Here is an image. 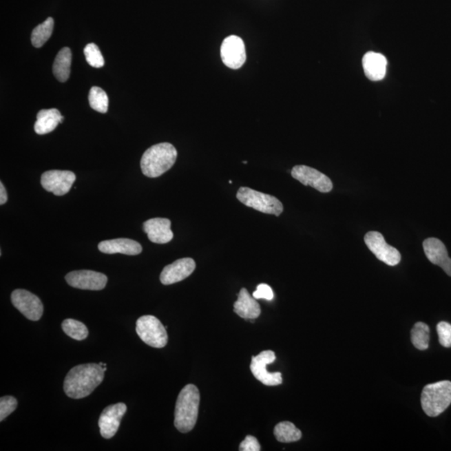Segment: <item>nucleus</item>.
Returning <instances> with one entry per match:
<instances>
[{
  "label": "nucleus",
  "mask_w": 451,
  "mask_h": 451,
  "mask_svg": "<svg viewBox=\"0 0 451 451\" xmlns=\"http://www.w3.org/2000/svg\"><path fill=\"white\" fill-rule=\"evenodd\" d=\"M18 401L13 396H3L0 399V421H3L6 417L17 409Z\"/></svg>",
  "instance_id": "29"
},
{
  "label": "nucleus",
  "mask_w": 451,
  "mask_h": 451,
  "mask_svg": "<svg viewBox=\"0 0 451 451\" xmlns=\"http://www.w3.org/2000/svg\"><path fill=\"white\" fill-rule=\"evenodd\" d=\"M451 403V382L448 380L428 384L422 391L423 410L430 417H437Z\"/></svg>",
  "instance_id": "4"
},
{
  "label": "nucleus",
  "mask_w": 451,
  "mask_h": 451,
  "mask_svg": "<svg viewBox=\"0 0 451 451\" xmlns=\"http://www.w3.org/2000/svg\"><path fill=\"white\" fill-rule=\"evenodd\" d=\"M423 248L429 261L440 266L447 275L451 277V258L448 256L444 243L440 239L427 238L423 242Z\"/></svg>",
  "instance_id": "16"
},
{
  "label": "nucleus",
  "mask_w": 451,
  "mask_h": 451,
  "mask_svg": "<svg viewBox=\"0 0 451 451\" xmlns=\"http://www.w3.org/2000/svg\"><path fill=\"white\" fill-rule=\"evenodd\" d=\"M167 328L152 315H145L136 321V331L145 344L153 348H162L168 341Z\"/></svg>",
  "instance_id": "6"
},
{
  "label": "nucleus",
  "mask_w": 451,
  "mask_h": 451,
  "mask_svg": "<svg viewBox=\"0 0 451 451\" xmlns=\"http://www.w3.org/2000/svg\"><path fill=\"white\" fill-rule=\"evenodd\" d=\"M65 280L73 288L83 290H102L107 284V277L92 270L73 271L65 276Z\"/></svg>",
  "instance_id": "12"
},
{
  "label": "nucleus",
  "mask_w": 451,
  "mask_h": 451,
  "mask_svg": "<svg viewBox=\"0 0 451 451\" xmlns=\"http://www.w3.org/2000/svg\"><path fill=\"white\" fill-rule=\"evenodd\" d=\"M54 29V19L49 17L45 22L41 23L40 25L35 27L31 34V41L32 45L36 48H41L44 45L47 41L52 34Z\"/></svg>",
  "instance_id": "25"
},
{
  "label": "nucleus",
  "mask_w": 451,
  "mask_h": 451,
  "mask_svg": "<svg viewBox=\"0 0 451 451\" xmlns=\"http://www.w3.org/2000/svg\"><path fill=\"white\" fill-rule=\"evenodd\" d=\"M273 433L277 440L282 443L296 442L302 438L301 431L289 421L278 423Z\"/></svg>",
  "instance_id": "23"
},
{
  "label": "nucleus",
  "mask_w": 451,
  "mask_h": 451,
  "mask_svg": "<svg viewBox=\"0 0 451 451\" xmlns=\"http://www.w3.org/2000/svg\"><path fill=\"white\" fill-rule=\"evenodd\" d=\"M291 174L294 179L299 180L304 186H311L323 193L333 189L331 180L315 168L300 165L293 168Z\"/></svg>",
  "instance_id": "13"
},
{
  "label": "nucleus",
  "mask_w": 451,
  "mask_h": 451,
  "mask_svg": "<svg viewBox=\"0 0 451 451\" xmlns=\"http://www.w3.org/2000/svg\"><path fill=\"white\" fill-rule=\"evenodd\" d=\"M276 360L275 353L266 350L257 356H253L251 363V371L258 381L266 386H277L282 383L281 373H270L266 370V366Z\"/></svg>",
  "instance_id": "8"
},
{
  "label": "nucleus",
  "mask_w": 451,
  "mask_h": 451,
  "mask_svg": "<svg viewBox=\"0 0 451 451\" xmlns=\"http://www.w3.org/2000/svg\"><path fill=\"white\" fill-rule=\"evenodd\" d=\"M364 242L368 249L379 260L389 266H396L401 261V255L397 249L384 240L383 235L378 231H368L364 236Z\"/></svg>",
  "instance_id": "7"
},
{
  "label": "nucleus",
  "mask_w": 451,
  "mask_h": 451,
  "mask_svg": "<svg viewBox=\"0 0 451 451\" xmlns=\"http://www.w3.org/2000/svg\"><path fill=\"white\" fill-rule=\"evenodd\" d=\"M439 341L443 347H451V324L446 322H441L437 325Z\"/></svg>",
  "instance_id": "30"
},
{
  "label": "nucleus",
  "mask_w": 451,
  "mask_h": 451,
  "mask_svg": "<svg viewBox=\"0 0 451 451\" xmlns=\"http://www.w3.org/2000/svg\"><path fill=\"white\" fill-rule=\"evenodd\" d=\"M105 370L99 364H81L70 370L64 381L66 395L83 399L92 393L103 381Z\"/></svg>",
  "instance_id": "1"
},
{
  "label": "nucleus",
  "mask_w": 451,
  "mask_h": 451,
  "mask_svg": "<svg viewBox=\"0 0 451 451\" xmlns=\"http://www.w3.org/2000/svg\"><path fill=\"white\" fill-rule=\"evenodd\" d=\"M363 68L368 79L379 81L386 76L387 60L382 54L368 52L363 57Z\"/></svg>",
  "instance_id": "19"
},
{
  "label": "nucleus",
  "mask_w": 451,
  "mask_h": 451,
  "mask_svg": "<svg viewBox=\"0 0 451 451\" xmlns=\"http://www.w3.org/2000/svg\"><path fill=\"white\" fill-rule=\"evenodd\" d=\"M253 297L256 300L271 301L273 300L274 294L269 285L261 284L258 286L256 291L253 293Z\"/></svg>",
  "instance_id": "31"
},
{
  "label": "nucleus",
  "mask_w": 451,
  "mask_h": 451,
  "mask_svg": "<svg viewBox=\"0 0 451 451\" xmlns=\"http://www.w3.org/2000/svg\"><path fill=\"white\" fill-rule=\"evenodd\" d=\"M200 393L194 384H187L180 392L175 410V426L180 432L193 430L198 417Z\"/></svg>",
  "instance_id": "2"
},
{
  "label": "nucleus",
  "mask_w": 451,
  "mask_h": 451,
  "mask_svg": "<svg viewBox=\"0 0 451 451\" xmlns=\"http://www.w3.org/2000/svg\"><path fill=\"white\" fill-rule=\"evenodd\" d=\"M234 312L242 319H256L260 316L261 308L260 304L250 295L248 290L242 289L234 304Z\"/></svg>",
  "instance_id": "20"
},
{
  "label": "nucleus",
  "mask_w": 451,
  "mask_h": 451,
  "mask_svg": "<svg viewBox=\"0 0 451 451\" xmlns=\"http://www.w3.org/2000/svg\"><path fill=\"white\" fill-rule=\"evenodd\" d=\"M171 222L167 218H151L144 222L143 229L149 240L158 244H165L174 238L171 229Z\"/></svg>",
  "instance_id": "17"
},
{
  "label": "nucleus",
  "mask_w": 451,
  "mask_h": 451,
  "mask_svg": "<svg viewBox=\"0 0 451 451\" xmlns=\"http://www.w3.org/2000/svg\"><path fill=\"white\" fill-rule=\"evenodd\" d=\"M239 450L260 451L261 446L260 442L257 440V438L252 437V435H248V437L245 438V440L241 443L240 446H239Z\"/></svg>",
  "instance_id": "32"
},
{
  "label": "nucleus",
  "mask_w": 451,
  "mask_h": 451,
  "mask_svg": "<svg viewBox=\"0 0 451 451\" xmlns=\"http://www.w3.org/2000/svg\"><path fill=\"white\" fill-rule=\"evenodd\" d=\"M76 179V174L72 171H48L41 176V185L45 190L56 196H64L72 189Z\"/></svg>",
  "instance_id": "11"
},
{
  "label": "nucleus",
  "mask_w": 451,
  "mask_h": 451,
  "mask_svg": "<svg viewBox=\"0 0 451 451\" xmlns=\"http://www.w3.org/2000/svg\"><path fill=\"white\" fill-rule=\"evenodd\" d=\"M196 269V262L192 258H185L176 260L165 266L160 273V280L164 285H171L186 280Z\"/></svg>",
  "instance_id": "15"
},
{
  "label": "nucleus",
  "mask_w": 451,
  "mask_h": 451,
  "mask_svg": "<svg viewBox=\"0 0 451 451\" xmlns=\"http://www.w3.org/2000/svg\"><path fill=\"white\" fill-rule=\"evenodd\" d=\"M99 364H100V366H102V367L107 366V364L100 363Z\"/></svg>",
  "instance_id": "34"
},
{
  "label": "nucleus",
  "mask_w": 451,
  "mask_h": 451,
  "mask_svg": "<svg viewBox=\"0 0 451 451\" xmlns=\"http://www.w3.org/2000/svg\"><path fill=\"white\" fill-rule=\"evenodd\" d=\"M61 326L65 335L77 341L85 339L89 335L87 327L80 321L72 319H65L63 321Z\"/></svg>",
  "instance_id": "26"
},
{
  "label": "nucleus",
  "mask_w": 451,
  "mask_h": 451,
  "mask_svg": "<svg viewBox=\"0 0 451 451\" xmlns=\"http://www.w3.org/2000/svg\"><path fill=\"white\" fill-rule=\"evenodd\" d=\"M178 158V151L170 143L154 145L145 151L140 160L143 174L156 178L170 170Z\"/></svg>",
  "instance_id": "3"
},
{
  "label": "nucleus",
  "mask_w": 451,
  "mask_h": 451,
  "mask_svg": "<svg viewBox=\"0 0 451 451\" xmlns=\"http://www.w3.org/2000/svg\"><path fill=\"white\" fill-rule=\"evenodd\" d=\"M127 407L124 403L109 406L102 411L99 418L100 432L105 439H111L119 430L121 419L123 418Z\"/></svg>",
  "instance_id": "14"
},
{
  "label": "nucleus",
  "mask_w": 451,
  "mask_h": 451,
  "mask_svg": "<svg viewBox=\"0 0 451 451\" xmlns=\"http://www.w3.org/2000/svg\"><path fill=\"white\" fill-rule=\"evenodd\" d=\"M89 101L90 107L101 113H107L108 111L109 99L107 93L100 87L94 86L90 90Z\"/></svg>",
  "instance_id": "27"
},
{
  "label": "nucleus",
  "mask_w": 451,
  "mask_h": 451,
  "mask_svg": "<svg viewBox=\"0 0 451 451\" xmlns=\"http://www.w3.org/2000/svg\"><path fill=\"white\" fill-rule=\"evenodd\" d=\"M72 65V50L65 47L58 53L53 65V72L56 79L65 82L69 79Z\"/></svg>",
  "instance_id": "22"
},
{
  "label": "nucleus",
  "mask_w": 451,
  "mask_h": 451,
  "mask_svg": "<svg viewBox=\"0 0 451 451\" xmlns=\"http://www.w3.org/2000/svg\"><path fill=\"white\" fill-rule=\"evenodd\" d=\"M12 304L23 316L31 321L41 319L44 306L36 295L25 289L14 290L11 294Z\"/></svg>",
  "instance_id": "9"
},
{
  "label": "nucleus",
  "mask_w": 451,
  "mask_h": 451,
  "mask_svg": "<svg viewBox=\"0 0 451 451\" xmlns=\"http://www.w3.org/2000/svg\"><path fill=\"white\" fill-rule=\"evenodd\" d=\"M64 120L57 109H41L37 114V120L34 124V131L38 135H45L52 132L57 125Z\"/></svg>",
  "instance_id": "21"
},
{
  "label": "nucleus",
  "mask_w": 451,
  "mask_h": 451,
  "mask_svg": "<svg viewBox=\"0 0 451 451\" xmlns=\"http://www.w3.org/2000/svg\"><path fill=\"white\" fill-rule=\"evenodd\" d=\"M411 341L414 346L419 350H426L429 348L430 328L422 322L415 324L411 331Z\"/></svg>",
  "instance_id": "24"
},
{
  "label": "nucleus",
  "mask_w": 451,
  "mask_h": 451,
  "mask_svg": "<svg viewBox=\"0 0 451 451\" xmlns=\"http://www.w3.org/2000/svg\"><path fill=\"white\" fill-rule=\"evenodd\" d=\"M8 195L5 186L1 182L0 183V204L3 205L7 202Z\"/></svg>",
  "instance_id": "33"
},
{
  "label": "nucleus",
  "mask_w": 451,
  "mask_h": 451,
  "mask_svg": "<svg viewBox=\"0 0 451 451\" xmlns=\"http://www.w3.org/2000/svg\"><path fill=\"white\" fill-rule=\"evenodd\" d=\"M86 61L90 65L95 68L103 67L105 65L104 57L102 56L99 47L90 43L85 46L84 50Z\"/></svg>",
  "instance_id": "28"
},
{
  "label": "nucleus",
  "mask_w": 451,
  "mask_h": 451,
  "mask_svg": "<svg viewBox=\"0 0 451 451\" xmlns=\"http://www.w3.org/2000/svg\"><path fill=\"white\" fill-rule=\"evenodd\" d=\"M237 198L245 206L260 211V213L280 216L284 211L282 203L277 198L262 192L251 189L249 187H240Z\"/></svg>",
  "instance_id": "5"
},
{
  "label": "nucleus",
  "mask_w": 451,
  "mask_h": 451,
  "mask_svg": "<svg viewBox=\"0 0 451 451\" xmlns=\"http://www.w3.org/2000/svg\"><path fill=\"white\" fill-rule=\"evenodd\" d=\"M221 58L227 67L233 70L241 68L247 59L244 42L237 35L227 37L221 46Z\"/></svg>",
  "instance_id": "10"
},
{
  "label": "nucleus",
  "mask_w": 451,
  "mask_h": 451,
  "mask_svg": "<svg viewBox=\"0 0 451 451\" xmlns=\"http://www.w3.org/2000/svg\"><path fill=\"white\" fill-rule=\"evenodd\" d=\"M98 249L101 253L107 254L121 253L135 256L143 252V247L139 242L128 238L112 239L99 243Z\"/></svg>",
  "instance_id": "18"
}]
</instances>
